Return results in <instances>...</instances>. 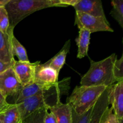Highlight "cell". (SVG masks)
<instances>
[{
  "mask_svg": "<svg viewBox=\"0 0 123 123\" xmlns=\"http://www.w3.org/2000/svg\"><path fill=\"white\" fill-rule=\"evenodd\" d=\"M70 80V78H64L37 94L15 104L20 114L21 120L42 108H46L49 110L61 102V96L67 94L69 90Z\"/></svg>",
  "mask_w": 123,
  "mask_h": 123,
  "instance_id": "cell-1",
  "label": "cell"
},
{
  "mask_svg": "<svg viewBox=\"0 0 123 123\" xmlns=\"http://www.w3.org/2000/svg\"><path fill=\"white\" fill-rule=\"evenodd\" d=\"M117 55H112L99 61L90 60V67L88 72L82 77L80 86L109 87L115 82L113 74V66L117 60Z\"/></svg>",
  "mask_w": 123,
  "mask_h": 123,
  "instance_id": "cell-2",
  "label": "cell"
},
{
  "mask_svg": "<svg viewBox=\"0 0 123 123\" xmlns=\"http://www.w3.org/2000/svg\"><path fill=\"white\" fill-rule=\"evenodd\" d=\"M53 7L65 6L59 0H9L5 6L9 18V29L14 30V27L30 14Z\"/></svg>",
  "mask_w": 123,
  "mask_h": 123,
  "instance_id": "cell-3",
  "label": "cell"
},
{
  "mask_svg": "<svg viewBox=\"0 0 123 123\" xmlns=\"http://www.w3.org/2000/svg\"><path fill=\"white\" fill-rule=\"evenodd\" d=\"M106 89L103 86H76L67 98V103L76 113L82 115L93 106Z\"/></svg>",
  "mask_w": 123,
  "mask_h": 123,
  "instance_id": "cell-4",
  "label": "cell"
},
{
  "mask_svg": "<svg viewBox=\"0 0 123 123\" xmlns=\"http://www.w3.org/2000/svg\"><path fill=\"white\" fill-rule=\"evenodd\" d=\"M75 25L79 28H85L91 33L99 31L114 32L106 18L96 17L80 12H76Z\"/></svg>",
  "mask_w": 123,
  "mask_h": 123,
  "instance_id": "cell-5",
  "label": "cell"
},
{
  "mask_svg": "<svg viewBox=\"0 0 123 123\" xmlns=\"http://www.w3.org/2000/svg\"><path fill=\"white\" fill-rule=\"evenodd\" d=\"M22 88L13 68L0 74V92L6 98L10 96L16 98Z\"/></svg>",
  "mask_w": 123,
  "mask_h": 123,
  "instance_id": "cell-6",
  "label": "cell"
},
{
  "mask_svg": "<svg viewBox=\"0 0 123 123\" xmlns=\"http://www.w3.org/2000/svg\"><path fill=\"white\" fill-rule=\"evenodd\" d=\"M58 73L49 66V60L36 66L34 82L45 87H49L58 82Z\"/></svg>",
  "mask_w": 123,
  "mask_h": 123,
  "instance_id": "cell-7",
  "label": "cell"
},
{
  "mask_svg": "<svg viewBox=\"0 0 123 123\" xmlns=\"http://www.w3.org/2000/svg\"><path fill=\"white\" fill-rule=\"evenodd\" d=\"M40 63V61L35 62L14 61L13 69L22 86L34 82L36 66Z\"/></svg>",
  "mask_w": 123,
  "mask_h": 123,
  "instance_id": "cell-8",
  "label": "cell"
},
{
  "mask_svg": "<svg viewBox=\"0 0 123 123\" xmlns=\"http://www.w3.org/2000/svg\"><path fill=\"white\" fill-rule=\"evenodd\" d=\"M109 100L117 118L123 120V80L109 87Z\"/></svg>",
  "mask_w": 123,
  "mask_h": 123,
  "instance_id": "cell-9",
  "label": "cell"
},
{
  "mask_svg": "<svg viewBox=\"0 0 123 123\" xmlns=\"http://www.w3.org/2000/svg\"><path fill=\"white\" fill-rule=\"evenodd\" d=\"M76 12H80L96 17L106 18L100 0H79L73 6Z\"/></svg>",
  "mask_w": 123,
  "mask_h": 123,
  "instance_id": "cell-10",
  "label": "cell"
},
{
  "mask_svg": "<svg viewBox=\"0 0 123 123\" xmlns=\"http://www.w3.org/2000/svg\"><path fill=\"white\" fill-rule=\"evenodd\" d=\"M109 87L106 88L94 105L89 123H101L103 114L110 105L109 100Z\"/></svg>",
  "mask_w": 123,
  "mask_h": 123,
  "instance_id": "cell-11",
  "label": "cell"
},
{
  "mask_svg": "<svg viewBox=\"0 0 123 123\" xmlns=\"http://www.w3.org/2000/svg\"><path fill=\"white\" fill-rule=\"evenodd\" d=\"M13 30L9 29L7 34L0 31V60L4 62H14L15 60L12 54V38Z\"/></svg>",
  "mask_w": 123,
  "mask_h": 123,
  "instance_id": "cell-12",
  "label": "cell"
},
{
  "mask_svg": "<svg viewBox=\"0 0 123 123\" xmlns=\"http://www.w3.org/2000/svg\"><path fill=\"white\" fill-rule=\"evenodd\" d=\"M49 110L55 115L58 123H72V108L67 103L60 102Z\"/></svg>",
  "mask_w": 123,
  "mask_h": 123,
  "instance_id": "cell-13",
  "label": "cell"
},
{
  "mask_svg": "<svg viewBox=\"0 0 123 123\" xmlns=\"http://www.w3.org/2000/svg\"><path fill=\"white\" fill-rule=\"evenodd\" d=\"M91 32L85 28H79L78 37L75 39L78 46L77 57L82 59L88 55L89 44L90 43Z\"/></svg>",
  "mask_w": 123,
  "mask_h": 123,
  "instance_id": "cell-14",
  "label": "cell"
},
{
  "mask_svg": "<svg viewBox=\"0 0 123 123\" xmlns=\"http://www.w3.org/2000/svg\"><path fill=\"white\" fill-rule=\"evenodd\" d=\"M71 41L68 40L65 43L61 50L52 59L49 60V66L54 70L56 71L57 73H60V71L66 62L67 55L69 52L70 48Z\"/></svg>",
  "mask_w": 123,
  "mask_h": 123,
  "instance_id": "cell-15",
  "label": "cell"
},
{
  "mask_svg": "<svg viewBox=\"0 0 123 123\" xmlns=\"http://www.w3.org/2000/svg\"><path fill=\"white\" fill-rule=\"evenodd\" d=\"M47 88L48 87L43 86L36 82H32L26 86H23L19 94L15 98V103L14 104L20 103L24 100L37 94L38 92H41Z\"/></svg>",
  "mask_w": 123,
  "mask_h": 123,
  "instance_id": "cell-16",
  "label": "cell"
},
{
  "mask_svg": "<svg viewBox=\"0 0 123 123\" xmlns=\"http://www.w3.org/2000/svg\"><path fill=\"white\" fill-rule=\"evenodd\" d=\"M1 123H20V114L15 104L0 114Z\"/></svg>",
  "mask_w": 123,
  "mask_h": 123,
  "instance_id": "cell-17",
  "label": "cell"
},
{
  "mask_svg": "<svg viewBox=\"0 0 123 123\" xmlns=\"http://www.w3.org/2000/svg\"><path fill=\"white\" fill-rule=\"evenodd\" d=\"M12 42V50L13 56H16L18 61L21 62H29L27 53L22 44L14 37V34L12 35L11 38Z\"/></svg>",
  "mask_w": 123,
  "mask_h": 123,
  "instance_id": "cell-18",
  "label": "cell"
},
{
  "mask_svg": "<svg viewBox=\"0 0 123 123\" xmlns=\"http://www.w3.org/2000/svg\"><path fill=\"white\" fill-rule=\"evenodd\" d=\"M113 8L111 14L117 21L119 25L123 28V1L114 0L111 2Z\"/></svg>",
  "mask_w": 123,
  "mask_h": 123,
  "instance_id": "cell-19",
  "label": "cell"
},
{
  "mask_svg": "<svg viewBox=\"0 0 123 123\" xmlns=\"http://www.w3.org/2000/svg\"><path fill=\"white\" fill-rule=\"evenodd\" d=\"M48 112V109L46 108H42L37 110L21 120L20 123H44V117Z\"/></svg>",
  "mask_w": 123,
  "mask_h": 123,
  "instance_id": "cell-20",
  "label": "cell"
},
{
  "mask_svg": "<svg viewBox=\"0 0 123 123\" xmlns=\"http://www.w3.org/2000/svg\"><path fill=\"white\" fill-rule=\"evenodd\" d=\"M93 106L82 115H79L76 113V112L72 108V123H89L92 114Z\"/></svg>",
  "mask_w": 123,
  "mask_h": 123,
  "instance_id": "cell-21",
  "label": "cell"
},
{
  "mask_svg": "<svg viewBox=\"0 0 123 123\" xmlns=\"http://www.w3.org/2000/svg\"><path fill=\"white\" fill-rule=\"evenodd\" d=\"M9 27V18L7 10L5 7H0V31L4 34H7Z\"/></svg>",
  "mask_w": 123,
  "mask_h": 123,
  "instance_id": "cell-22",
  "label": "cell"
},
{
  "mask_svg": "<svg viewBox=\"0 0 123 123\" xmlns=\"http://www.w3.org/2000/svg\"><path fill=\"white\" fill-rule=\"evenodd\" d=\"M113 74L115 81L123 80V56L117 59L113 66Z\"/></svg>",
  "mask_w": 123,
  "mask_h": 123,
  "instance_id": "cell-23",
  "label": "cell"
},
{
  "mask_svg": "<svg viewBox=\"0 0 123 123\" xmlns=\"http://www.w3.org/2000/svg\"><path fill=\"white\" fill-rule=\"evenodd\" d=\"M101 123H123V120H119L114 114L112 107H109L103 114Z\"/></svg>",
  "mask_w": 123,
  "mask_h": 123,
  "instance_id": "cell-24",
  "label": "cell"
},
{
  "mask_svg": "<svg viewBox=\"0 0 123 123\" xmlns=\"http://www.w3.org/2000/svg\"><path fill=\"white\" fill-rule=\"evenodd\" d=\"M13 104H10L6 100V98L0 92V114L9 109Z\"/></svg>",
  "mask_w": 123,
  "mask_h": 123,
  "instance_id": "cell-25",
  "label": "cell"
},
{
  "mask_svg": "<svg viewBox=\"0 0 123 123\" xmlns=\"http://www.w3.org/2000/svg\"><path fill=\"white\" fill-rule=\"evenodd\" d=\"M44 123H58L56 117L52 112L46 113L44 119Z\"/></svg>",
  "mask_w": 123,
  "mask_h": 123,
  "instance_id": "cell-26",
  "label": "cell"
},
{
  "mask_svg": "<svg viewBox=\"0 0 123 123\" xmlns=\"http://www.w3.org/2000/svg\"><path fill=\"white\" fill-rule=\"evenodd\" d=\"M14 62L7 63V62H4L0 60V74L4 72L5 71L7 70L9 68H12L13 64H14Z\"/></svg>",
  "mask_w": 123,
  "mask_h": 123,
  "instance_id": "cell-27",
  "label": "cell"
},
{
  "mask_svg": "<svg viewBox=\"0 0 123 123\" xmlns=\"http://www.w3.org/2000/svg\"><path fill=\"white\" fill-rule=\"evenodd\" d=\"M60 2L65 7H67L68 6H74L78 2L79 0H59Z\"/></svg>",
  "mask_w": 123,
  "mask_h": 123,
  "instance_id": "cell-28",
  "label": "cell"
},
{
  "mask_svg": "<svg viewBox=\"0 0 123 123\" xmlns=\"http://www.w3.org/2000/svg\"><path fill=\"white\" fill-rule=\"evenodd\" d=\"M0 123H1V119H0Z\"/></svg>",
  "mask_w": 123,
  "mask_h": 123,
  "instance_id": "cell-29",
  "label": "cell"
}]
</instances>
